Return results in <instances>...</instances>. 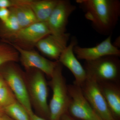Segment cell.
<instances>
[{"mask_svg": "<svg viewBox=\"0 0 120 120\" xmlns=\"http://www.w3.org/2000/svg\"><path fill=\"white\" fill-rule=\"evenodd\" d=\"M70 37V34L66 32L60 35L50 34L40 40L35 47L47 57L58 61Z\"/></svg>", "mask_w": 120, "mask_h": 120, "instance_id": "obj_12", "label": "cell"}, {"mask_svg": "<svg viewBox=\"0 0 120 120\" xmlns=\"http://www.w3.org/2000/svg\"><path fill=\"white\" fill-rule=\"evenodd\" d=\"M73 52L77 58L86 61L94 60L106 56H120V50L112 44L111 35L94 47H82L76 45Z\"/></svg>", "mask_w": 120, "mask_h": 120, "instance_id": "obj_11", "label": "cell"}, {"mask_svg": "<svg viewBox=\"0 0 120 120\" xmlns=\"http://www.w3.org/2000/svg\"><path fill=\"white\" fill-rule=\"evenodd\" d=\"M22 0H0V8H9L22 4Z\"/></svg>", "mask_w": 120, "mask_h": 120, "instance_id": "obj_21", "label": "cell"}, {"mask_svg": "<svg viewBox=\"0 0 120 120\" xmlns=\"http://www.w3.org/2000/svg\"><path fill=\"white\" fill-rule=\"evenodd\" d=\"M4 114V112L3 109L0 107V116H3V115Z\"/></svg>", "mask_w": 120, "mask_h": 120, "instance_id": "obj_26", "label": "cell"}, {"mask_svg": "<svg viewBox=\"0 0 120 120\" xmlns=\"http://www.w3.org/2000/svg\"><path fill=\"white\" fill-rule=\"evenodd\" d=\"M95 30L108 34L113 30L120 15V2L118 0H76Z\"/></svg>", "mask_w": 120, "mask_h": 120, "instance_id": "obj_1", "label": "cell"}, {"mask_svg": "<svg viewBox=\"0 0 120 120\" xmlns=\"http://www.w3.org/2000/svg\"><path fill=\"white\" fill-rule=\"evenodd\" d=\"M76 8L69 0H58L46 22L51 34L60 35L66 33L69 17Z\"/></svg>", "mask_w": 120, "mask_h": 120, "instance_id": "obj_9", "label": "cell"}, {"mask_svg": "<svg viewBox=\"0 0 120 120\" xmlns=\"http://www.w3.org/2000/svg\"><path fill=\"white\" fill-rule=\"evenodd\" d=\"M76 39L73 38L60 56L58 62L62 66L67 67L73 74L75 78L73 84L81 86L87 78L84 68L81 65L75 56L73 49L77 45Z\"/></svg>", "mask_w": 120, "mask_h": 120, "instance_id": "obj_13", "label": "cell"}, {"mask_svg": "<svg viewBox=\"0 0 120 120\" xmlns=\"http://www.w3.org/2000/svg\"><path fill=\"white\" fill-rule=\"evenodd\" d=\"M83 67L87 76L94 79L98 83H120L119 57L106 56L94 60L86 61Z\"/></svg>", "mask_w": 120, "mask_h": 120, "instance_id": "obj_3", "label": "cell"}, {"mask_svg": "<svg viewBox=\"0 0 120 120\" xmlns=\"http://www.w3.org/2000/svg\"><path fill=\"white\" fill-rule=\"evenodd\" d=\"M17 101L7 83L0 87V107L3 109Z\"/></svg>", "mask_w": 120, "mask_h": 120, "instance_id": "obj_20", "label": "cell"}, {"mask_svg": "<svg viewBox=\"0 0 120 120\" xmlns=\"http://www.w3.org/2000/svg\"><path fill=\"white\" fill-rule=\"evenodd\" d=\"M7 43L11 45L17 50L21 63L27 70L35 68L51 78L58 61L50 60L35 51L23 49L14 44Z\"/></svg>", "mask_w": 120, "mask_h": 120, "instance_id": "obj_10", "label": "cell"}, {"mask_svg": "<svg viewBox=\"0 0 120 120\" xmlns=\"http://www.w3.org/2000/svg\"><path fill=\"white\" fill-rule=\"evenodd\" d=\"M59 0H30L29 6L39 22H46Z\"/></svg>", "mask_w": 120, "mask_h": 120, "instance_id": "obj_15", "label": "cell"}, {"mask_svg": "<svg viewBox=\"0 0 120 120\" xmlns=\"http://www.w3.org/2000/svg\"><path fill=\"white\" fill-rule=\"evenodd\" d=\"M10 14L11 12L9 8H0V21L2 22H6L8 19Z\"/></svg>", "mask_w": 120, "mask_h": 120, "instance_id": "obj_22", "label": "cell"}, {"mask_svg": "<svg viewBox=\"0 0 120 120\" xmlns=\"http://www.w3.org/2000/svg\"><path fill=\"white\" fill-rule=\"evenodd\" d=\"M49 82L52 91L49 105V120H60L67 112L69 98L68 84L62 74V65L58 62Z\"/></svg>", "mask_w": 120, "mask_h": 120, "instance_id": "obj_2", "label": "cell"}, {"mask_svg": "<svg viewBox=\"0 0 120 120\" xmlns=\"http://www.w3.org/2000/svg\"><path fill=\"white\" fill-rule=\"evenodd\" d=\"M2 116H0V120H2Z\"/></svg>", "mask_w": 120, "mask_h": 120, "instance_id": "obj_27", "label": "cell"}, {"mask_svg": "<svg viewBox=\"0 0 120 120\" xmlns=\"http://www.w3.org/2000/svg\"><path fill=\"white\" fill-rule=\"evenodd\" d=\"M30 116L32 120H47L42 117L37 116L34 113L30 115Z\"/></svg>", "mask_w": 120, "mask_h": 120, "instance_id": "obj_24", "label": "cell"}, {"mask_svg": "<svg viewBox=\"0 0 120 120\" xmlns=\"http://www.w3.org/2000/svg\"><path fill=\"white\" fill-rule=\"evenodd\" d=\"M19 57V52L11 45L0 42V67L8 62H17Z\"/></svg>", "mask_w": 120, "mask_h": 120, "instance_id": "obj_18", "label": "cell"}, {"mask_svg": "<svg viewBox=\"0 0 120 120\" xmlns=\"http://www.w3.org/2000/svg\"><path fill=\"white\" fill-rule=\"evenodd\" d=\"M51 34L46 22H38L20 28L8 41L4 42L14 44L23 49L31 50L40 40Z\"/></svg>", "mask_w": 120, "mask_h": 120, "instance_id": "obj_6", "label": "cell"}, {"mask_svg": "<svg viewBox=\"0 0 120 120\" xmlns=\"http://www.w3.org/2000/svg\"><path fill=\"white\" fill-rule=\"evenodd\" d=\"M28 4L12 7L9 9L16 17L21 28L39 22L32 9Z\"/></svg>", "mask_w": 120, "mask_h": 120, "instance_id": "obj_16", "label": "cell"}, {"mask_svg": "<svg viewBox=\"0 0 120 120\" xmlns=\"http://www.w3.org/2000/svg\"><path fill=\"white\" fill-rule=\"evenodd\" d=\"M98 84L114 118L116 120H120V83L104 82Z\"/></svg>", "mask_w": 120, "mask_h": 120, "instance_id": "obj_14", "label": "cell"}, {"mask_svg": "<svg viewBox=\"0 0 120 120\" xmlns=\"http://www.w3.org/2000/svg\"><path fill=\"white\" fill-rule=\"evenodd\" d=\"M60 120H79L74 118L70 116L67 112L61 117Z\"/></svg>", "mask_w": 120, "mask_h": 120, "instance_id": "obj_23", "label": "cell"}, {"mask_svg": "<svg viewBox=\"0 0 120 120\" xmlns=\"http://www.w3.org/2000/svg\"><path fill=\"white\" fill-rule=\"evenodd\" d=\"M2 120H14L13 119L11 118L8 115L4 114L2 116Z\"/></svg>", "mask_w": 120, "mask_h": 120, "instance_id": "obj_25", "label": "cell"}, {"mask_svg": "<svg viewBox=\"0 0 120 120\" xmlns=\"http://www.w3.org/2000/svg\"><path fill=\"white\" fill-rule=\"evenodd\" d=\"M10 12L8 20L4 22L0 21V39L2 42L8 41L21 28L16 17Z\"/></svg>", "mask_w": 120, "mask_h": 120, "instance_id": "obj_17", "label": "cell"}, {"mask_svg": "<svg viewBox=\"0 0 120 120\" xmlns=\"http://www.w3.org/2000/svg\"><path fill=\"white\" fill-rule=\"evenodd\" d=\"M14 63L8 62L1 66L0 74L4 77L17 101L23 106L30 116L34 112L28 88L22 73Z\"/></svg>", "mask_w": 120, "mask_h": 120, "instance_id": "obj_4", "label": "cell"}, {"mask_svg": "<svg viewBox=\"0 0 120 120\" xmlns=\"http://www.w3.org/2000/svg\"><path fill=\"white\" fill-rule=\"evenodd\" d=\"M80 87L85 98L102 120H116L109 109L98 83L95 80L87 76Z\"/></svg>", "mask_w": 120, "mask_h": 120, "instance_id": "obj_8", "label": "cell"}, {"mask_svg": "<svg viewBox=\"0 0 120 120\" xmlns=\"http://www.w3.org/2000/svg\"><path fill=\"white\" fill-rule=\"evenodd\" d=\"M5 114L14 120H32L26 110L18 101L3 109Z\"/></svg>", "mask_w": 120, "mask_h": 120, "instance_id": "obj_19", "label": "cell"}, {"mask_svg": "<svg viewBox=\"0 0 120 120\" xmlns=\"http://www.w3.org/2000/svg\"><path fill=\"white\" fill-rule=\"evenodd\" d=\"M31 77L28 91L31 102L42 117L49 120V111L47 102L48 91L47 82L44 73L36 69Z\"/></svg>", "mask_w": 120, "mask_h": 120, "instance_id": "obj_7", "label": "cell"}, {"mask_svg": "<svg viewBox=\"0 0 120 120\" xmlns=\"http://www.w3.org/2000/svg\"><path fill=\"white\" fill-rule=\"evenodd\" d=\"M68 88L70 99L67 112L70 116L79 120H102L85 98L80 86L68 84Z\"/></svg>", "mask_w": 120, "mask_h": 120, "instance_id": "obj_5", "label": "cell"}]
</instances>
